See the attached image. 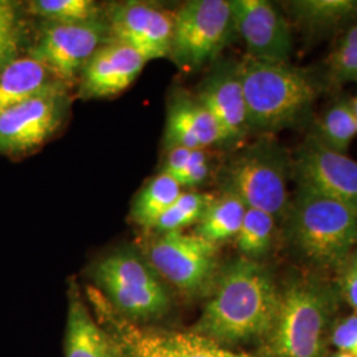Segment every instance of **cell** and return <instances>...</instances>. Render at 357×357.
Here are the masks:
<instances>
[{"label":"cell","mask_w":357,"mask_h":357,"mask_svg":"<svg viewBox=\"0 0 357 357\" xmlns=\"http://www.w3.org/2000/svg\"><path fill=\"white\" fill-rule=\"evenodd\" d=\"M281 289L261 262L240 257L217 275L211 298L190 331L217 344L266 339L277 318Z\"/></svg>","instance_id":"cell-1"},{"label":"cell","mask_w":357,"mask_h":357,"mask_svg":"<svg viewBox=\"0 0 357 357\" xmlns=\"http://www.w3.org/2000/svg\"><path fill=\"white\" fill-rule=\"evenodd\" d=\"M339 295L315 277H293L281 287L280 308L265 339L268 357H326Z\"/></svg>","instance_id":"cell-2"},{"label":"cell","mask_w":357,"mask_h":357,"mask_svg":"<svg viewBox=\"0 0 357 357\" xmlns=\"http://www.w3.org/2000/svg\"><path fill=\"white\" fill-rule=\"evenodd\" d=\"M238 69L250 132L273 135L310 119L319 88L306 70L248 57L238 63Z\"/></svg>","instance_id":"cell-3"},{"label":"cell","mask_w":357,"mask_h":357,"mask_svg":"<svg viewBox=\"0 0 357 357\" xmlns=\"http://www.w3.org/2000/svg\"><path fill=\"white\" fill-rule=\"evenodd\" d=\"M283 220L291 249L312 268L336 270L357 248V211L340 202L298 191Z\"/></svg>","instance_id":"cell-4"},{"label":"cell","mask_w":357,"mask_h":357,"mask_svg":"<svg viewBox=\"0 0 357 357\" xmlns=\"http://www.w3.org/2000/svg\"><path fill=\"white\" fill-rule=\"evenodd\" d=\"M290 178H293L291 156L273 135H264L224 167L221 190L241 200L246 208L283 220L291 202Z\"/></svg>","instance_id":"cell-5"},{"label":"cell","mask_w":357,"mask_h":357,"mask_svg":"<svg viewBox=\"0 0 357 357\" xmlns=\"http://www.w3.org/2000/svg\"><path fill=\"white\" fill-rule=\"evenodd\" d=\"M93 280L110 306L130 321L160 319L171 308L163 280L134 250L121 249L106 255L93 270Z\"/></svg>","instance_id":"cell-6"},{"label":"cell","mask_w":357,"mask_h":357,"mask_svg":"<svg viewBox=\"0 0 357 357\" xmlns=\"http://www.w3.org/2000/svg\"><path fill=\"white\" fill-rule=\"evenodd\" d=\"M96 319L113 339L121 357H255L193 332L156 331L130 321L115 311L97 289L88 290Z\"/></svg>","instance_id":"cell-7"},{"label":"cell","mask_w":357,"mask_h":357,"mask_svg":"<svg viewBox=\"0 0 357 357\" xmlns=\"http://www.w3.org/2000/svg\"><path fill=\"white\" fill-rule=\"evenodd\" d=\"M234 35L230 1H187L174 16L168 57L183 70H197L216 60Z\"/></svg>","instance_id":"cell-8"},{"label":"cell","mask_w":357,"mask_h":357,"mask_svg":"<svg viewBox=\"0 0 357 357\" xmlns=\"http://www.w3.org/2000/svg\"><path fill=\"white\" fill-rule=\"evenodd\" d=\"M218 246L196 234L168 231L155 236L146 246L144 259L162 280L187 296L211 294L217 275Z\"/></svg>","instance_id":"cell-9"},{"label":"cell","mask_w":357,"mask_h":357,"mask_svg":"<svg viewBox=\"0 0 357 357\" xmlns=\"http://www.w3.org/2000/svg\"><path fill=\"white\" fill-rule=\"evenodd\" d=\"M298 191L310 192L357 211V162L326 147L312 135L291 158Z\"/></svg>","instance_id":"cell-10"},{"label":"cell","mask_w":357,"mask_h":357,"mask_svg":"<svg viewBox=\"0 0 357 357\" xmlns=\"http://www.w3.org/2000/svg\"><path fill=\"white\" fill-rule=\"evenodd\" d=\"M234 31L246 57L265 63H289L293 52L290 22L268 0H230Z\"/></svg>","instance_id":"cell-11"},{"label":"cell","mask_w":357,"mask_h":357,"mask_svg":"<svg viewBox=\"0 0 357 357\" xmlns=\"http://www.w3.org/2000/svg\"><path fill=\"white\" fill-rule=\"evenodd\" d=\"M106 31L101 20L53 24L44 31L28 56L45 65L65 84L82 73L91 56L102 47Z\"/></svg>","instance_id":"cell-12"},{"label":"cell","mask_w":357,"mask_h":357,"mask_svg":"<svg viewBox=\"0 0 357 357\" xmlns=\"http://www.w3.org/2000/svg\"><path fill=\"white\" fill-rule=\"evenodd\" d=\"M64 89L54 90L0 113V153H26L47 141L63 122Z\"/></svg>","instance_id":"cell-13"},{"label":"cell","mask_w":357,"mask_h":357,"mask_svg":"<svg viewBox=\"0 0 357 357\" xmlns=\"http://www.w3.org/2000/svg\"><path fill=\"white\" fill-rule=\"evenodd\" d=\"M199 102L215 118L222 143L234 146L250 132L238 64L221 63L205 78L197 94Z\"/></svg>","instance_id":"cell-14"},{"label":"cell","mask_w":357,"mask_h":357,"mask_svg":"<svg viewBox=\"0 0 357 357\" xmlns=\"http://www.w3.org/2000/svg\"><path fill=\"white\" fill-rule=\"evenodd\" d=\"M114 41L138 52L146 61L169 56L174 16L143 3L115 7L110 16Z\"/></svg>","instance_id":"cell-15"},{"label":"cell","mask_w":357,"mask_h":357,"mask_svg":"<svg viewBox=\"0 0 357 357\" xmlns=\"http://www.w3.org/2000/svg\"><path fill=\"white\" fill-rule=\"evenodd\" d=\"M146 60L125 44L113 41L96 52L82 70L81 94L103 98L122 93L141 75Z\"/></svg>","instance_id":"cell-16"},{"label":"cell","mask_w":357,"mask_h":357,"mask_svg":"<svg viewBox=\"0 0 357 357\" xmlns=\"http://www.w3.org/2000/svg\"><path fill=\"white\" fill-rule=\"evenodd\" d=\"M165 143L167 150H204L221 144L222 138L215 118L197 98L180 97L168 107Z\"/></svg>","instance_id":"cell-17"},{"label":"cell","mask_w":357,"mask_h":357,"mask_svg":"<svg viewBox=\"0 0 357 357\" xmlns=\"http://www.w3.org/2000/svg\"><path fill=\"white\" fill-rule=\"evenodd\" d=\"M65 332V357H121L110 335L90 314L72 283Z\"/></svg>","instance_id":"cell-18"},{"label":"cell","mask_w":357,"mask_h":357,"mask_svg":"<svg viewBox=\"0 0 357 357\" xmlns=\"http://www.w3.org/2000/svg\"><path fill=\"white\" fill-rule=\"evenodd\" d=\"M45 65L26 56L0 69V113L41 94L64 89Z\"/></svg>","instance_id":"cell-19"},{"label":"cell","mask_w":357,"mask_h":357,"mask_svg":"<svg viewBox=\"0 0 357 357\" xmlns=\"http://www.w3.org/2000/svg\"><path fill=\"white\" fill-rule=\"evenodd\" d=\"M286 10L302 29L324 33L356 20L357 0H294Z\"/></svg>","instance_id":"cell-20"},{"label":"cell","mask_w":357,"mask_h":357,"mask_svg":"<svg viewBox=\"0 0 357 357\" xmlns=\"http://www.w3.org/2000/svg\"><path fill=\"white\" fill-rule=\"evenodd\" d=\"M246 206L229 193H222L212 200L200 221L195 225L193 234L218 246L234 238L241 228Z\"/></svg>","instance_id":"cell-21"},{"label":"cell","mask_w":357,"mask_h":357,"mask_svg":"<svg viewBox=\"0 0 357 357\" xmlns=\"http://www.w3.org/2000/svg\"><path fill=\"white\" fill-rule=\"evenodd\" d=\"M181 193V187L166 174L151 178L137 195L130 218L143 229L153 230L159 218L175 203Z\"/></svg>","instance_id":"cell-22"},{"label":"cell","mask_w":357,"mask_h":357,"mask_svg":"<svg viewBox=\"0 0 357 357\" xmlns=\"http://www.w3.org/2000/svg\"><path fill=\"white\" fill-rule=\"evenodd\" d=\"M357 135L352 100H340L320 115L312 137L333 151L345 153Z\"/></svg>","instance_id":"cell-23"},{"label":"cell","mask_w":357,"mask_h":357,"mask_svg":"<svg viewBox=\"0 0 357 357\" xmlns=\"http://www.w3.org/2000/svg\"><path fill=\"white\" fill-rule=\"evenodd\" d=\"M277 220L262 211L246 208L241 228L234 237L241 257L257 261L266 255L273 243Z\"/></svg>","instance_id":"cell-24"},{"label":"cell","mask_w":357,"mask_h":357,"mask_svg":"<svg viewBox=\"0 0 357 357\" xmlns=\"http://www.w3.org/2000/svg\"><path fill=\"white\" fill-rule=\"evenodd\" d=\"M213 197L202 192H181L175 203L156 222L153 231L163 234L168 231H183L184 228L196 225L204 215Z\"/></svg>","instance_id":"cell-25"},{"label":"cell","mask_w":357,"mask_h":357,"mask_svg":"<svg viewBox=\"0 0 357 357\" xmlns=\"http://www.w3.org/2000/svg\"><path fill=\"white\" fill-rule=\"evenodd\" d=\"M162 172L174 178L181 188H195L208 178L209 163L204 150L176 147L168 150Z\"/></svg>","instance_id":"cell-26"},{"label":"cell","mask_w":357,"mask_h":357,"mask_svg":"<svg viewBox=\"0 0 357 357\" xmlns=\"http://www.w3.org/2000/svg\"><path fill=\"white\" fill-rule=\"evenodd\" d=\"M29 13L53 24H77L100 20L98 6L91 0H32Z\"/></svg>","instance_id":"cell-27"},{"label":"cell","mask_w":357,"mask_h":357,"mask_svg":"<svg viewBox=\"0 0 357 357\" xmlns=\"http://www.w3.org/2000/svg\"><path fill=\"white\" fill-rule=\"evenodd\" d=\"M328 66L336 82H357V24L340 38L328 59Z\"/></svg>","instance_id":"cell-28"},{"label":"cell","mask_w":357,"mask_h":357,"mask_svg":"<svg viewBox=\"0 0 357 357\" xmlns=\"http://www.w3.org/2000/svg\"><path fill=\"white\" fill-rule=\"evenodd\" d=\"M20 22L16 7L0 0V69L13 61L19 51Z\"/></svg>","instance_id":"cell-29"},{"label":"cell","mask_w":357,"mask_h":357,"mask_svg":"<svg viewBox=\"0 0 357 357\" xmlns=\"http://www.w3.org/2000/svg\"><path fill=\"white\" fill-rule=\"evenodd\" d=\"M335 271V289L339 298L357 312V248Z\"/></svg>","instance_id":"cell-30"},{"label":"cell","mask_w":357,"mask_h":357,"mask_svg":"<svg viewBox=\"0 0 357 357\" xmlns=\"http://www.w3.org/2000/svg\"><path fill=\"white\" fill-rule=\"evenodd\" d=\"M330 343L339 352L357 357V312L335 323Z\"/></svg>","instance_id":"cell-31"},{"label":"cell","mask_w":357,"mask_h":357,"mask_svg":"<svg viewBox=\"0 0 357 357\" xmlns=\"http://www.w3.org/2000/svg\"><path fill=\"white\" fill-rule=\"evenodd\" d=\"M352 107H354V113H355V118L357 122V96L352 100Z\"/></svg>","instance_id":"cell-32"},{"label":"cell","mask_w":357,"mask_h":357,"mask_svg":"<svg viewBox=\"0 0 357 357\" xmlns=\"http://www.w3.org/2000/svg\"><path fill=\"white\" fill-rule=\"evenodd\" d=\"M330 357H354L351 356V355H348V354H344V352H336V354H333V355H331Z\"/></svg>","instance_id":"cell-33"}]
</instances>
